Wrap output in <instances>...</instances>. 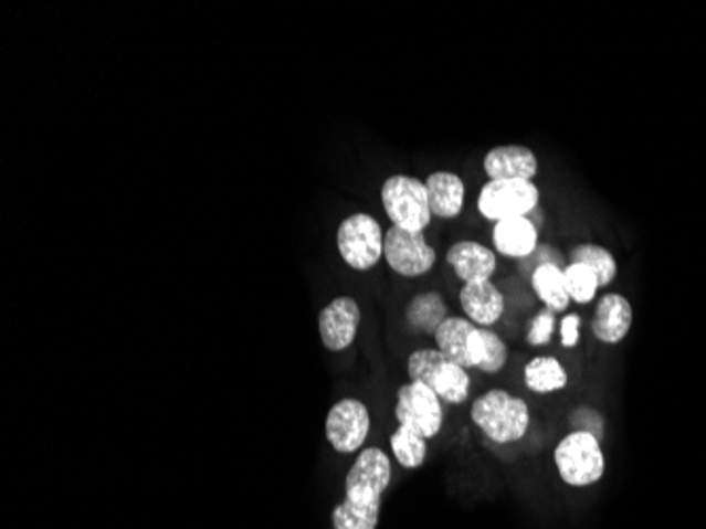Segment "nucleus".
I'll use <instances>...</instances> for the list:
<instances>
[{
	"label": "nucleus",
	"mask_w": 706,
	"mask_h": 529,
	"mask_svg": "<svg viewBox=\"0 0 706 529\" xmlns=\"http://www.w3.org/2000/svg\"><path fill=\"white\" fill-rule=\"evenodd\" d=\"M493 244L504 256L527 258L537 251V228L527 216L499 221L493 229Z\"/></svg>",
	"instance_id": "a211bd4d"
},
{
	"label": "nucleus",
	"mask_w": 706,
	"mask_h": 529,
	"mask_svg": "<svg viewBox=\"0 0 706 529\" xmlns=\"http://www.w3.org/2000/svg\"><path fill=\"white\" fill-rule=\"evenodd\" d=\"M383 256L391 272L402 277L425 276L436 265V251L423 231H407L396 225L386 231Z\"/></svg>",
	"instance_id": "9d476101"
},
{
	"label": "nucleus",
	"mask_w": 706,
	"mask_h": 529,
	"mask_svg": "<svg viewBox=\"0 0 706 529\" xmlns=\"http://www.w3.org/2000/svg\"><path fill=\"white\" fill-rule=\"evenodd\" d=\"M381 203L391 225L407 231H425L434 216L425 182L409 174H393L383 182Z\"/></svg>",
	"instance_id": "39448f33"
},
{
	"label": "nucleus",
	"mask_w": 706,
	"mask_h": 529,
	"mask_svg": "<svg viewBox=\"0 0 706 529\" xmlns=\"http://www.w3.org/2000/svg\"><path fill=\"white\" fill-rule=\"evenodd\" d=\"M386 235L379 221L366 212H356L337 229V248L347 267L356 272L375 269L383 258Z\"/></svg>",
	"instance_id": "423d86ee"
},
{
	"label": "nucleus",
	"mask_w": 706,
	"mask_h": 529,
	"mask_svg": "<svg viewBox=\"0 0 706 529\" xmlns=\"http://www.w3.org/2000/svg\"><path fill=\"white\" fill-rule=\"evenodd\" d=\"M439 394L423 383L409 381L396 394L393 415L398 426L413 430L425 441L439 436L444 424V406Z\"/></svg>",
	"instance_id": "0eeeda50"
},
{
	"label": "nucleus",
	"mask_w": 706,
	"mask_h": 529,
	"mask_svg": "<svg viewBox=\"0 0 706 529\" xmlns=\"http://www.w3.org/2000/svg\"><path fill=\"white\" fill-rule=\"evenodd\" d=\"M555 466L560 480L569 487L584 489L597 485L608 470L599 436L588 430L569 432L555 447Z\"/></svg>",
	"instance_id": "7ed1b4c3"
},
{
	"label": "nucleus",
	"mask_w": 706,
	"mask_h": 529,
	"mask_svg": "<svg viewBox=\"0 0 706 529\" xmlns=\"http://www.w3.org/2000/svg\"><path fill=\"white\" fill-rule=\"evenodd\" d=\"M390 449L393 459L407 468V470H417L425 464L428 457V441L423 436H419L413 430L398 426L390 436Z\"/></svg>",
	"instance_id": "4be33fe9"
},
{
	"label": "nucleus",
	"mask_w": 706,
	"mask_h": 529,
	"mask_svg": "<svg viewBox=\"0 0 706 529\" xmlns=\"http://www.w3.org/2000/svg\"><path fill=\"white\" fill-rule=\"evenodd\" d=\"M372 429L370 409L360 399H341L326 415V441L341 455L360 454Z\"/></svg>",
	"instance_id": "6e6552de"
},
{
	"label": "nucleus",
	"mask_w": 706,
	"mask_h": 529,
	"mask_svg": "<svg viewBox=\"0 0 706 529\" xmlns=\"http://www.w3.org/2000/svg\"><path fill=\"white\" fill-rule=\"evenodd\" d=\"M483 330H485V358H483V364L478 371L495 375L508 364L510 350H508V343L495 330H491V328H483Z\"/></svg>",
	"instance_id": "393cba45"
},
{
	"label": "nucleus",
	"mask_w": 706,
	"mask_h": 529,
	"mask_svg": "<svg viewBox=\"0 0 706 529\" xmlns=\"http://www.w3.org/2000/svg\"><path fill=\"white\" fill-rule=\"evenodd\" d=\"M633 327V305L620 295L609 293L599 299L592 318V335L608 346H615L626 339Z\"/></svg>",
	"instance_id": "4468645a"
},
{
	"label": "nucleus",
	"mask_w": 706,
	"mask_h": 529,
	"mask_svg": "<svg viewBox=\"0 0 706 529\" xmlns=\"http://www.w3.org/2000/svg\"><path fill=\"white\" fill-rule=\"evenodd\" d=\"M391 457L381 447H366L345 475L343 502L333 508V529H377L383 496L390 489Z\"/></svg>",
	"instance_id": "f257e3e1"
},
{
	"label": "nucleus",
	"mask_w": 706,
	"mask_h": 529,
	"mask_svg": "<svg viewBox=\"0 0 706 529\" xmlns=\"http://www.w3.org/2000/svg\"><path fill=\"white\" fill-rule=\"evenodd\" d=\"M407 373L411 381L434 390L442 403L463 404L470 399V371L449 360L436 348L414 350L407 360Z\"/></svg>",
	"instance_id": "20e7f679"
},
{
	"label": "nucleus",
	"mask_w": 706,
	"mask_h": 529,
	"mask_svg": "<svg viewBox=\"0 0 706 529\" xmlns=\"http://www.w3.org/2000/svg\"><path fill=\"white\" fill-rule=\"evenodd\" d=\"M362 322V309L349 295L335 297L317 318L319 339L328 352H345L354 346Z\"/></svg>",
	"instance_id": "f8f14e48"
},
{
	"label": "nucleus",
	"mask_w": 706,
	"mask_h": 529,
	"mask_svg": "<svg viewBox=\"0 0 706 529\" xmlns=\"http://www.w3.org/2000/svg\"><path fill=\"white\" fill-rule=\"evenodd\" d=\"M531 286L536 290L539 301L544 303V307L552 309L555 314L567 311L571 297L567 290V282H565V272L559 265H555L552 261H544L541 265H537L534 276H531Z\"/></svg>",
	"instance_id": "aec40b11"
},
{
	"label": "nucleus",
	"mask_w": 706,
	"mask_h": 529,
	"mask_svg": "<svg viewBox=\"0 0 706 529\" xmlns=\"http://www.w3.org/2000/svg\"><path fill=\"white\" fill-rule=\"evenodd\" d=\"M470 417L474 426H478L488 441L497 445H510L523 441L531 424L529 404L520 396H514L508 390L499 388L488 390L483 396H478L472 403Z\"/></svg>",
	"instance_id": "f03ea898"
},
{
	"label": "nucleus",
	"mask_w": 706,
	"mask_h": 529,
	"mask_svg": "<svg viewBox=\"0 0 706 529\" xmlns=\"http://www.w3.org/2000/svg\"><path fill=\"white\" fill-rule=\"evenodd\" d=\"M565 282H567V290L571 301L578 305L594 301L597 293H599V279L592 274L590 267H586L582 263H569L565 269Z\"/></svg>",
	"instance_id": "b1692460"
},
{
	"label": "nucleus",
	"mask_w": 706,
	"mask_h": 529,
	"mask_svg": "<svg viewBox=\"0 0 706 529\" xmlns=\"http://www.w3.org/2000/svg\"><path fill=\"white\" fill-rule=\"evenodd\" d=\"M525 385L536 394H555L567 388L569 375L555 356L531 358L523 371Z\"/></svg>",
	"instance_id": "412c9836"
},
{
	"label": "nucleus",
	"mask_w": 706,
	"mask_h": 529,
	"mask_svg": "<svg viewBox=\"0 0 706 529\" xmlns=\"http://www.w3.org/2000/svg\"><path fill=\"white\" fill-rule=\"evenodd\" d=\"M555 328H557V314L552 309H548V307L539 309L534 316L531 325H529V330H527V343L531 348L548 346L552 341Z\"/></svg>",
	"instance_id": "a878e982"
},
{
	"label": "nucleus",
	"mask_w": 706,
	"mask_h": 529,
	"mask_svg": "<svg viewBox=\"0 0 706 529\" xmlns=\"http://www.w3.org/2000/svg\"><path fill=\"white\" fill-rule=\"evenodd\" d=\"M449 318V305L436 290L419 293L404 307V320L414 332L434 337L444 320Z\"/></svg>",
	"instance_id": "6ab92c4d"
},
{
	"label": "nucleus",
	"mask_w": 706,
	"mask_h": 529,
	"mask_svg": "<svg viewBox=\"0 0 706 529\" xmlns=\"http://www.w3.org/2000/svg\"><path fill=\"white\" fill-rule=\"evenodd\" d=\"M460 303L465 318L481 328L497 325L506 311L504 293L491 279L463 284Z\"/></svg>",
	"instance_id": "ddd939ff"
},
{
	"label": "nucleus",
	"mask_w": 706,
	"mask_h": 529,
	"mask_svg": "<svg viewBox=\"0 0 706 529\" xmlns=\"http://www.w3.org/2000/svg\"><path fill=\"white\" fill-rule=\"evenodd\" d=\"M580 325H582V318L578 314H567L562 320H560V343L562 348L571 350L580 343Z\"/></svg>",
	"instance_id": "bb28decb"
},
{
	"label": "nucleus",
	"mask_w": 706,
	"mask_h": 529,
	"mask_svg": "<svg viewBox=\"0 0 706 529\" xmlns=\"http://www.w3.org/2000/svg\"><path fill=\"white\" fill-rule=\"evenodd\" d=\"M569 263H582L592 269V274L599 279V286L605 288L618 276V263L608 248L597 244H580L571 251Z\"/></svg>",
	"instance_id": "5701e85b"
},
{
	"label": "nucleus",
	"mask_w": 706,
	"mask_h": 529,
	"mask_svg": "<svg viewBox=\"0 0 706 529\" xmlns=\"http://www.w3.org/2000/svg\"><path fill=\"white\" fill-rule=\"evenodd\" d=\"M436 350L463 369H481L485 358V330L465 316H449L434 335Z\"/></svg>",
	"instance_id": "9b49d317"
},
{
	"label": "nucleus",
	"mask_w": 706,
	"mask_h": 529,
	"mask_svg": "<svg viewBox=\"0 0 706 529\" xmlns=\"http://www.w3.org/2000/svg\"><path fill=\"white\" fill-rule=\"evenodd\" d=\"M446 263L453 267L455 276L460 277L463 284L491 279L497 269L495 253L485 244L470 240L453 244L446 253Z\"/></svg>",
	"instance_id": "dca6fc26"
},
{
	"label": "nucleus",
	"mask_w": 706,
	"mask_h": 529,
	"mask_svg": "<svg viewBox=\"0 0 706 529\" xmlns=\"http://www.w3.org/2000/svg\"><path fill=\"white\" fill-rule=\"evenodd\" d=\"M430 210L434 216L451 221L462 214L465 203V184L455 172H434L425 180Z\"/></svg>",
	"instance_id": "f3484780"
},
{
	"label": "nucleus",
	"mask_w": 706,
	"mask_h": 529,
	"mask_svg": "<svg viewBox=\"0 0 706 529\" xmlns=\"http://www.w3.org/2000/svg\"><path fill=\"white\" fill-rule=\"evenodd\" d=\"M539 203V189L525 180H488L478 195V210L488 221H508L531 214Z\"/></svg>",
	"instance_id": "1a4fd4ad"
},
{
	"label": "nucleus",
	"mask_w": 706,
	"mask_h": 529,
	"mask_svg": "<svg viewBox=\"0 0 706 529\" xmlns=\"http://www.w3.org/2000/svg\"><path fill=\"white\" fill-rule=\"evenodd\" d=\"M488 180H525L531 182L539 172L536 152L520 145L497 147L485 155Z\"/></svg>",
	"instance_id": "2eb2a0df"
}]
</instances>
